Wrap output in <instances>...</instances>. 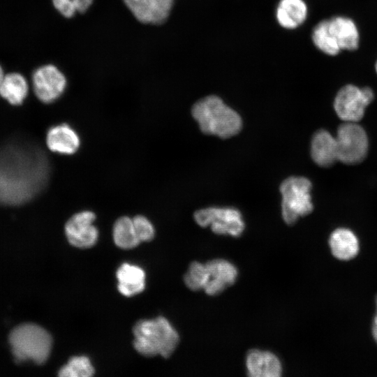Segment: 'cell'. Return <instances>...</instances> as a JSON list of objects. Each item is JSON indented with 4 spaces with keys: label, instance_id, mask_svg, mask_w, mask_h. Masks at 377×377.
I'll return each instance as SVG.
<instances>
[{
    "label": "cell",
    "instance_id": "d6986e66",
    "mask_svg": "<svg viewBox=\"0 0 377 377\" xmlns=\"http://www.w3.org/2000/svg\"><path fill=\"white\" fill-rule=\"evenodd\" d=\"M118 290L124 295L131 297L141 293L145 286L144 270L134 265L122 264L117 271Z\"/></svg>",
    "mask_w": 377,
    "mask_h": 377
},
{
    "label": "cell",
    "instance_id": "3957f363",
    "mask_svg": "<svg viewBox=\"0 0 377 377\" xmlns=\"http://www.w3.org/2000/svg\"><path fill=\"white\" fill-rule=\"evenodd\" d=\"M133 346L140 354L151 357H170L175 350L179 336L177 330L164 317L141 320L133 329Z\"/></svg>",
    "mask_w": 377,
    "mask_h": 377
},
{
    "label": "cell",
    "instance_id": "7402d4cb",
    "mask_svg": "<svg viewBox=\"0 0 377 377\" xmlns=\"http://www.w3.org/2000/svg\"><path fill=\"white\" fill-rule=\"evenodd\" d=\"M311 40L316 47L327 55L336 56L341 51L330 31L328 20H323L314 27Z\"/></svg>",
    "mask_w": 377,
    "mask_h": 377
},
{
    "label": "cell",
    "instance_id": "9c48e42d",
    "mask_svg": "<svg viewBox=\"0 0 377 377\" xmlns=\"http://www.w3.org/2000/svg\"><path fill=\"white\" fill-rule=\"evenodd\" d=\"M66 84L64 73L52 64L38 68L32 75L34 91L37 98L45 103L58 99L65 91Z\"/></svg>",
    "mask_w": 377,
    "mask_h": 377
},
{
    "label": "cell",
    "instance_id": "603a6c76",
    "mask_svg": "<svg viewBox=\"0 0 377 377\" xmlns=\"http://www.w3.org/2000/svg\"><path fill=\"white\" fill-rule=\"evenodd\" d=\"M94 374V369L88 357L75 356L59 371L61 377H89Z\"/></svg>",
    "mask_w": 377,
    "mask_h": 377
},
{
    "label": "cell",
    "instance_id": "7a4b0ae2",
    "mask_svg": "<svg viewBox=\"0 0 377 377\" xmlns=\"http://www.w3.org/2000/svg\"><path fill=\"white\" fill-rule=\"evenodd\" d=\"M191 114L206 135L226 139L239 133L242 128L240 115L215 95L198 100L193 105Z\"/></svg>",
    "mask_w": 377,
    "mask_h": 377
},
{
    "label": "cell",
    "instance_id": "44dd1931",
    "mask_svg": "<svg viewBox=\"0 0 377 377\" xmlns=\"http://www.w3.org/2000/svg\"><path fill=\"white\" fill-rule=\"evenodd\" d=\"M112 232L114 242L119 248L133 249L140 243L134 228L133 219L128 216L118 219L114 224Z\"/></svg>",
    "mask_w": 377,
    "mask_h": 377
},
{
    "label": "cell",
    "instance_id": "cb8c5ba5",
    "mask_svg": "<svg viewBox=\"0 0 377 377\" xmlns=\"http://www.w3.org/2000/svg\"><path fill=\"white\" fill-rule=\"evenodd\" d=\"M208 281V272L205 263L192 262L184 276L186 287L192 291L203 290Z\"/></svg>",
    "mask_w": 377,
    "mask_h": 377
},
{
    "label": "cell",
    "instance_id": "83f0119b",
    "mask_svg": "<svg viewBox=\"0 0 377 377\" xmlns=\"http://www.w3.org/2000/svg\"><path fill=\"white\" fill-rule=\"evenodd\" d=\"M4 75H5L3 73V68H2L1 66L0 65V89H1V84H2L3 80Z\"/></svg>",
    "mask_w": 377,
    "mask_h": 377
},
{
    "label": "cell",
    "instance_id": "8fae6325",
    "mask_svg": "<svg viewBox=\"0 0 377 377\" xmlns=\"http://www.w3.org/2000/svg\"><path fill=\"white\" fill-rule=\"evenodd\" d=\"M208 281L203 290L209 296H217L232 286L237 279V267L230 261L215 258L205 263Z\"/></svg>",
    "mask_w": 377,
    "mask_h": 377
},
{
    "label": "cell",
    "instance_id": "f1b7e54d",
    "mask_svg": "<svg viewBox=\"0 0 377 377\" xmlns=\"http://www.w3.org/2000/svg\"><path fill=\"white\" fill-rule=\"evenodd\" d=\"M375 70H376V73H377V61H376V64H375Z\"/></svg>",
    "mask_w": 377,
    "mask_h": 377
},
{
    "label": "cell",
    "instance_id": "5b68a950",
    "mask_svg": "<svg viewBox=\"0 0 377 377\" xmlns=\"http://www.w3.org/2000/svg\"><path fill=\"white\" fill-rule=\"evenodd\" d=\"M311 181L304 177H289L283 180L279 190L282 195V218L288 225H293L301 216L313 209L311 202Z\"/></svg>",
    "mask_w": 377,
    "mask_h": 377
},
{
    "label": "cell",
    "instance_id": "ac0fdd59",
    "mask_svg": "<svg viewBox=\"0 0 377 377\" xmlns=\"http://www.w3.org/2000/svg\"><path fill=\"white\" fill-rule=\"evenodd\" d=\"M328 242L332 254L340 260L353 259L360 251L357 237L346 228H338L333 230Z\"/></svg>",
    "mask_w": 377,
    "mask_h": 377
},
{
    "label": "cell",
    "instance_id": "30bf717a",
    "mask_svg": "<svg viewBox=\"0 0 377 377\" xmlns=\"http://www.w3.org/2000/svg\"><path fill=\"white\" fill-rule=\"evenodd\" d=\"M96 215L91 211H82L73 215L65 225V233L69 243L78 248L94 246L98 232L93 224Z\"/></svg>",
    "mask_w": 377,
    "mask_h": 377
},
{
    "label": "cell",
    "instance_id": "f546056e",
    "mask_svg": "<svg viewBox=\"0 0 377 377\" xmlns=\"http://www.w3.org/2000/svg\"><path fill=\"white\" fill-rule=\"evenodd\" d=\"M376 313H377V297L376 299Z\"/></svg>",
    "mask_w": 377,
    "mask_h": 377
},
{
    "label": "cell",
    "instance_id": "5bb4252c",
    "mask_svg": "<svg viewBox=\"0 0 377 377\" xmlns=\"http://www.w3.org/2000/svg\"><path fill=\"white\" fill-rule=\"evenodd\" d=\"M311 156L319 166L327 168L338 161V150L336 138L325 129L317 131L311 142Z\"/></svg>",
    "mask_w": 377,
    "mask_h": 377
},
{
    "label": "cell",
    "instance_id": "d4e9b609",
    "mask_svg": "<svg viewBox=\"0 0 377 377\" xmlns=\"http://www.w3.org/2000/svg\"><path fill=\"white\" fill-rule=\"evenodd\" d=\"M94 0H52L57 11L64 17L71 18L76 13L87 11Z\"/></svg>",
    "mask_w": 377,
    "mask_h": 377
},
{
    "label": "cell",
    "instance_id": "7c38bea8",
    "mask_svg": "<svg viewBox=\"0 0 377 377\" xmlns=\"http://www.w3.org/2000/svg\"><path fill=\"white\" fill-rule=\"evenodd\" d=\"M124 2L139 22L149 24L165 22L174 4V0H124Z\"/></svg>",
    "mask_w": 377,
    "mask_h": 377
},
{
    "label": "cell",
    "instance_id": "2e32d148",
    "mask_svg": "<svg viewBox=\"0 0 377 377\" xmlns=\"http://www.w3.org/2000/svg\"><path fill=\"white\" fill-rule=\"evenodd\" d=\"M329 29L341 50L354 51L359 47L360 33L355 22L345 16L328 20Z\"/></svg>",
    "mask_w": 377,
    "mask_h": 377
},
{
    "label": "cell",
    "instance_id": "9a60e30c",
    "mask_svg": "<svg viewBox=\"0 0 377 377\" xmlns=\"http://www.w3.org/2000/svg\"><path fill=\"white\" fill-rule=\"evenodd\" d=\"M49 149L61 154H73L77 151L80 140L76 131L66 124H61L49 129L46 136Z\"/></svg>",
    "mask_w": 377,
    "mask_h": 377
},
{
    "label": "cell",
    "instance_id": "277c9868",
    "mask_svg": "<svg viewBox=\"0 0 377 377\" xmlns=\"http://www.w3.org/2000/svg\"><path fill=\"white\" fill-rule=\"evenodd\" d=\"M12 353L17 362L31 360L36 364L45 362L50 354L52 339L42 327L26 323L14 327L8 337Z\"/></svg>",
    "mask_w": 377,
    "mask_h": 377
},
{
    "label": "cell",
    "instance_id": "ffe728a7",
    "mask_svg": "<svg viewBox=\"0 0 377 377\" xmlns=\"http://www.w3.org/2000/svg\"><path fill=\"white\" fill-rule=\"evenodd\" d=\"M29 91V84L25 77L18 73L4 75L0 95L9 103L17 105L23 103Z\"/></svg>",
    "mask_w": 377,
    "mask_h": 377
},
{
    "label": "cell",
    "instance_id": "484cf974",
    "mask_svg": "<svg viewBox=\"0 0 377 377\" xmlns=\"http://www.w3.org/2000/svg\"><path fill=\"white\" fill-rule=\"evenodd\" d=\"M134 228L140 242H147L154 237V228L144 216L138 215L133 219Z\"/></svg>",
    "mask_w": 377,
    "mask_h": 377
},
{
    "label": "cell",
    "instance_id": "8992f818",
    "mask_svg": "<svg viewBox=\"0 0 377 377\" xmlns=\"http://www.w3.org/2000/svg\"><path fill=\"white\" fill-rule=\"evenodd\" d=\"M335 138L338 161L347 165H355L366 158L369 149L368 137L357 122L344 121L339 126Z\"/></svg>",
    "mask_w": 377,
    "mask_h": 377
},
{
    "label": "cell",
    "instance_id": "6da1fadb",
    "mask_svg": "<svg viewBox=\"0 0 377 377\" xmlns=\"http://www.w3.org/2000/svg\"><path fill=\"white\" fill-rule=\"evenodd\" d=\"M38 154L22 147L0 153V203H21L41 186L46 163Z\"/></svg>",
    "mask_w": 377,
    "mask_h": 377
},
{
    "label": "cell",
    "instance_id": "e0dca14e",
    "mask_svg": "<svg viewBox=\"0 0 377 377\" xmlns=\"http://www.w3.org/2000/svg\"><path fill=\"white\" fill-rule=\"evenodd\" d=\"M308 7L304 0H280L275 16L278 24L286 29H295L306 21Z\"/></svg>",
    "mask_w": 377,
    "mask_h": 377
},
{
    "label": "cell",
    "instance_id": "ba28073f",
    "mask_svg": "<svg viewBox=\"0 0 377 377\" xmlns=\"http://www.w3.org/2000/svg\"><path fill=\"white\" fill-rule=\"evenodd\" d=\"M374 98V93L369 87L360 88L348 84L338 91L333 105L337 116L343 121L358 122Z\"/></svg>",
    "mask_w": 377,
    "mask_h": 377
},
{
    "label": "cell",
    "instance_id": "4316f807",
    "mask_svg": "<svg viewBox=\"0 0 377 377\" xmlns=\"http://www.w3.org/2000/svg\"><path fill=\"white\" fill-rule=\"evenodd\" d=\"M371 334L374 341L377 343V313L373 318Z\"/></svg>",
    "mask_w": 377,
    "mask_h": 377
},
{
    "label": "cell",
    "instance_id": "4fadbf2b",
    "mask_svg": "<svg viewBox=\"0 0 377 377\" xmlns=\"http://www.w3.org/2000/svg\"><path fill=\"white\" fill-rule=\"evenodd\" d=\"M248 376L253 377H279L283 372L279 357L269 350L251 349L245 357Z\"/></svg>",
    "mask_w": 377,
    "mask_h": 377
},
{
    "label": "cell",
    "instance_id": "52a82bcc",
    "mask_svg": "<svg viewBox=\"0 0 377 377\" xmlns=\"http://www.w3.org/2000/svg\"><path fill=\"white\" fill-rule=\"evenodd\" d=\"M193 218L202 228L209 226L220 235L238 237L243 233L245 224L239 210L233 207H207L197 210Z\"/></svg>",
    "mask_w": 377,
    "mask_h": 377
}]
</instances>
